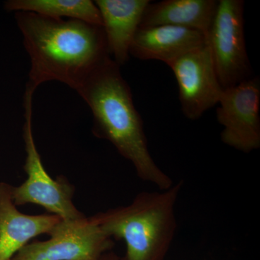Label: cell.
<instances>
[{
  "instance_id": "cell-7",
  "label": "cell",
  "mask_w": 260,
  "mask_h": 260,
  "mask_svg": "<svg viewBox=\"0 0 260 260\" xmlns=\"http://www.w3.org/2000/svg\"><path fill=\"white\" fill-rule=\"evenodd\" d=\"M216 110L217 120L223 126L224 144L249 153L260 148V80H243L223 89Z\"/></svg>"
},
{
  "instance_id": "cell-9",
  "label": "cell",
  "mask_w": 260,
  "mask_h": 260,
  "mask_svg": "<svg viewBox=\"0 0 260 260\" xmlns=\"http://www.w3.org/2000/svg\"><path fill=\"white\" fill-rule=\"evenodd\" d=\"M207 44L206 36L193 29L170 25L139 27L129 55L140 60H158L169 66L178 58Z\"/></svg>"
},
{
  "instance_id": "cell-2",
  "label": "cell",
  "mask_w": 260,
  "mask_h": 260,
  "mask_svg": "<svg viewBox=\"0 0 260 260\" xmlns=\"http://www.w3.org/2000/svg\"><path fill=\"white\" fill-rule=\"evenodd\" d=\"M76 92L93 114V135L112 143L121 156L133 164L141 180L153 184L159 190L174 184L150 154L131 89L121 75L120 67L111 56L85 78Z\"/></svg>"
},
{
  "instance_id": "cell-12",
  "label": "cell",
  "mask_w": 260,
  "mask_h": 260,
  "mask_svg": "<svg viewBox=\"0 0 260 260\" xmlns=\"http://www.w3.org/2000/svg\"><path fill=\"white\" fill-rule=\"evenodd\" d=\"M216 0H164L149 3L140 27L170 25L193 29L207 37L216 11Z\"/></svg>"
},
{
  "instance_id": "cell-4",
  "label": "cell",
  "mask_w": 260,
  "mask_h": 260,
  "mask_svg": "<svg viewBox=\"0 0 260 260\" xmlns=\"http://www.w3.org/2000/svg\"><path fill=\"white\" fill-rule=\"evenodd\" d=\"M32 97L34 93L25 90L23 138L26 158L23 169L28 177L20 186H13V203L16 206L39 205L64 220L83 218L85 215L73 203L74 186L65 177L53 179L44 167L32 133Z\"/></svg>"
},
{
  "instance_id": "cell-1",
  "label": "cell",
  "mask_w": 260,
  "mask_h": 260,
  "mask_svg": "<svg viewBox=\"0 0 260 260\" xmlns=\"http://www.w3.org/2000/svg\"><path fill=\"white\" fill-rule=\"evenodd\" d=\"M15 18L30 58L25 90L34 93L42 84L54 80L76 91L110 56L102 26L30 12H17Z\"/></svg>"
},
{
  "instance_id": "cell-14",
  "label": "cell",
  "mask_w": 260,
  "mask_h": 260,
  "mask_svg": "<svg viewBox=\"0 0 260 260\" xmlns=\"http://www.w3.org/2000/svg\"><path fill=\"white\" fill-rule=\"evenodd\" d=\"M101 260H117V258L115 256L112 255V254H108V255L104 254Z\"/></svg>"
},
{
  "instance_id": "cell-3",
  "label": "cell",
  "mask_w": 260,
  "mask_h": 260,
  "mask_svg": "<svg viewBox=\"0 0 260 260\" xmlns=\"http://www.w3.org/2000/svg\"><path fill=\"white\" fill-rule=\"evenodd\" d=\"M182 181L164 190L143 191L130 204L92 216L108 237L123 239L124 260H160L177 229L175 207Z\"/></svg>"
},
{
  "instance_id": "cell-10",
  "label": "cell",
  "mask_w": 260,
  "mask_h": 260,
  "mask_svg": "<svg viewBox=\"0 0 260 260\" xmlns=\"http://www.w3.org/2000/svg\"><path fill=\"white\" fill-rule=\"evenodd\" d=\"M12 189L8 183L0 182V260H10L34 238L49 235L62 220L52 214L22 213L13 203Z\"/></svg>"
},
{
  "instance_id": "cell-5",
  "label": "cell",
  "mask_w": 260,
  "mask_h": 260,
  "mask_svg": "<svg viewBox=\"0 0 260 260\" xmlns=\"http://www.w3.org/2000/svg\"><path fill=\"white\" fill-rule=\"evenodd\" d=\"M244 11L242 0H219L207 34V44L223 89L251 77L244 35Z\"/></svg>"
},
{
  "instance_id": "cell-15",
  "label": "cell",
  "mask_w": 260,
  "mask_h": 260,
  "mask_svg": "<svg viewBox=\"0 0 260 260\" xmlns=\"http://www.w3.org/2000/svg\"><path fill=\"white\" fill-rule=\"evenodd\" d=\"M101 260V259H100Z\"/></svg>"
},
{
  "instance_id": "cell-6",
  "label": "cell",
  "mask_w": 260,
  "mask_h": 260,
  "mask_svg": "<svg viewBox=\"0 0 260 260\" xmlns=\"http://www.w3.org/2000/svg\"><path fill=\"white\" fill-rule=\"evenodd\" d=\"M49 235L28 243L10 260H100L113 246L92 216L61 220Z\"/></svg>"
},
{
  "instance_id": "cell-11",
  "label": "cell",
  "mask_w": 260,
  "mask_h": 260,
  "mask_svg": "<svg viewBox=\"0 0 260 260\" xmlns=\"http://www.w3.org/2000/svg\"><path fill=\"white\" fill-rule=\"evenodd\" d=\"M111 57L119 67L129 60V49L149 0H96Z\"/></svg>"
},
{
  "instance_id": "cell-13",
  "label": "cell",
  "mask_w": 260,
  "mask_h": 260,
  "mask_svg": "<svg viewBox=\"0 0 260 260\" xmlns=\"http://www.w3.org/2000/svg\"><path fill=\"white\" fill-rule=\"evenodd\" d=\"M4 7L8 12H30L55 19L66 17L103 27L100 11L90 0H9Z\"/></svg>"
},
{
  "instance_id": "cell-8",
  "label": "cell",
  "mask_w": 260,
  "mask_h": 260,
  "mask_svg": "<svg viewBox=\"0 0 260 260\" xmlns=\"http://www.w3.org/2000/svg\"><path fill=\"white\" fill-rule=\"evenodd\" d=\"M177 80L181 111L190 120L218 104L220 85L208 44L189 51L169 65Z\"/></svg>"
}]
</instances>
